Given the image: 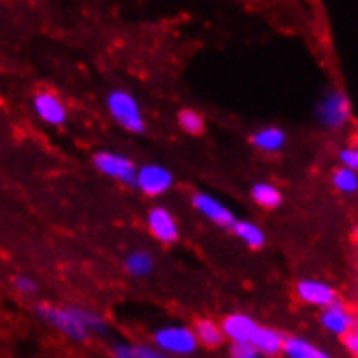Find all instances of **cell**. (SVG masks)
Instances as JSON below:
<instances>
[{
	"instance_id": "obj_1",
	"label": "cell",
	"mask_w": 358,
	"mask_h": 358,
	"mask_svg": "<svg viewBox=\"0 0 358 358\" xmlns=\"http://www.w3.org/2000/svg\"><path fill=\"white\" fill-rule=\"evenodd\" d=\"M37 317L46 322L50 328L59 330L70 341L85 343L92 334H104L107 332V322L102 315L90 308L80 306H57V304H39Z\"/></svg>"
},
{
	"instance_id": "obj_2",
	"label": "cell",
	"mask_w": 358,
	"mask_h": 358,
	"mask_svg": "<svg viewBox=\"0 0 358 358\" xmlns=\"http://www.w3.org/2000/svg\"><path fill=\"white\" fill-rule=\"evenodd\" d=\"M107 109L111 113V117L122 126L124 131L129 133H143L145 129V120L141 113L139 102L133 94L124 92V90H115L107 96Z\"/></svg>"
},
{
	"instance_id": "obj_3",
	"label": "cell",
	"mask_w": 358,
	"mask_h": 358,
	"mask_svg": "<svg viewBox=\"0 0 358 358\" xmlns=\"http://www.w3.org/2000/svg\"><path fill=\"white\" fill-rule=\"evenodd\" d=\"M155 348L167 356H192L198 350V341L192 328L187 326H163L152 334Z\"/></svg>"
},
{
	"instance_id": "obj_4",
	"label": "cell",
	"mask_w": 358,
	"mask_h": 358,
	"mask_svg": "<svg viewBox=\"0 0 358 358\" xmlns=\"http://www.w3.org/2000/svg\"><path fill=\"white\" fill-rule=\"evenodd\" d=\"M315 117L330 131H339L350 122V100L343 92H328L315 107Z\"/></svg>"
},
{
	"instance_id": "obj_5",
	"label": "cell",
	"mask_w": 358,
	"mask_h": 358,
	"mask_svg": "<svg viewBox=\"0 0 358 358\" xmlns=\"http://www.w3.org/2000/svg\"><path fill=\"white\" fill-rule=\"evenodd\" d=\"M172 182H174L172 172L167 170V167H163V165H157V163L141 165L137 170V176H135V187L139 189L141 194L152 196V198L170 192Z\"/></svg>"
},
{
	"instance_id": "obj_6",
	"label": "cell",
	"mask_w": 358,
	"mask_h": 358,
	"mask_svg": "<svg viewBox=\"0 0 358 358\" xmlns=\"http://www.w3.org/2000/svg\"><path fill=\"white\" fill-rule=\"evenodd\" d=\"M94 165H96V170L102 172L104 176L120 180V182H126V185H135L137 165L129 157L117 155V152H98L94 157Z\"/></svg>"
},
{
	"instance_id": "obj_7",
	"label": "cell",
	"mask_w": 358,
	"mask_h": 358,
	"mask_svg": "<svg viewBox=\"0 0 358 358\" xmlns=\"http://www.w3.org/2000/svg\"><path fill=\"white\" fill-rule=\"evenodd\" d=\"M220 326H222V332H224V339H230L233 343H250L252 339H255L257 330L261 328V324L255 317L245 315V313L226 315Z\"/></svg>"
},
{
	"instance_id": "obj_8",
	"label": "cell",
	"mask_w": 358,
	"mask_h": 358,
	"mask_svg": "<svg viewBox=\"0 0 358 358\" xmlns=\"http://www.w3.org/2000/svg\"><path fill=\"white\" fill-rule=\"evenodd\" d=\"M194 208L202 217H206L208 222H213L215 226H222V228H233V224L237 222V217L233 215V210H230L222 200H217L215 196L210 194H196L194 196Z\"/></svg>"
},
{
	"instance_id": "obj_9",
	"label": "cell",
	"mask_w": 358,
	"mask_h": 358,
	"mask_svg": "<svg viewBox=\"0 0 358 358\" xmlns=\"http://www.w3.org/2000/svg\"><path fill=\"white\" fill-rule=\"evenodd\" d=\"M33 109L41 122L50 126H61L68 120V111L63 107V102L52 94V92H39L33 98Z\"/></svg>"
},
{
	"instance_id": "obj_10",
	"label": "cell",
	"mask_w": 358,
	"mask_h": 358,
	"mask_svg": "<svg viewBox=\"0 0 358 358\" xmlns=\"http://www.w3.org/2000/svg\"><path fill=\"white\" fill-rule=\"evenodd\" d=\"M296 293L302 302L320 306V308H328L336 302V291L330 285H326L322 280H313V278L300 280L296 287Z\"/></svg>"
},
{
	"instance_id": "obj_11",
	"label": "cell",
	"mask_w": 358,
	"mask_h": 358,
	"mask_svg": "<svg viewBox=\"0 0 358 358\" xmlns=\"http://www.w3.org/2000/svg\"><path fill=\"white\" fill-rule=\"evenodd\" d=\"M148 228L161 243H174L178 239V224L176 217L163 206H155L148 213Z\"/></svg>"
},
{
	"instance_id": "obj_12",
	"label": "cell",
	"mask_w": 358,
	"mask_h": 358,
	"mask_svg": "<svg viewBox=\"0 0 358 358\" xmlns=\"http://www.w3.org/2000/svg\"><path fill=\"white\" fill-rule=\"evenodd\" d=\"M320 322L328 332H332L336 336H348L356 326V317L341 302H334L332 306L324 308L320 315Z\"/></svg>"
},
{
	"instance_id": "obj_13",
	"label": "cell",
	"mask_w": 358,
	"mask_h": 358,
	"mask_svg": "<svg viewBox=\"0 0 358 358\" xmlns=\"http://www.w3.org/2000/svg\"><path fill=\"white\" fill-rule=\"evenodd\" d=\"M255 345V350L261 354V356H267V358H276L282 354V343H285V336L273 330V328H265L261 326L255 334V339L250 341Z\"/></svg>"
},
{
	"instance_id": "obj_14",
	"label": "cell",
	"mask_w": 358,
	"mask_h": 358,
	"mask_svg": "<svg viewBox=\"0 0 358 358\" xmlns=\"http://www.w3.org/2000/svg\"><path fill=\"white\" fill-rule=\"evenodd\" d=\"M285 143H287V135L282 129H276V126H267V129H261L252 135V145L263 152H278L282 150Z\"/></svg>"
},
{
	"instance_id": "obj_15",
	"label": "cell",
	"mask_w": 358,
	"mask_h": 358,
	"mask_svg": "<svg viewBox=\"0 0 358 358\" xmlns=\"http://www.w3.org/2000/svg\"><path fill=\"white\" fill-rule=\"evenodd\" d=\"M194 334H196V341L198 345H204V348H220L224 343V332H222V326L213 320H198L196 326L192 328Z\"/></svg>"
},
{
	"instance_id": "obj_16",
	"label": "cell",
	"mask_w": 358,
	"mask_h": 358,
	"mask_svg": "<svg viewBox=\"0 0 358 358\" xmlns=\"http://www.w3.org/2000/svg\"><path fill=\"white\" fill-rule=\"evenodd\" d=\"M233 233L237 239H241L248 248L252 250H259L265 245V233L263 228L257 226L255 222H248V220H237L233 224Z\"/></svg>"
},
{
	"instance_id": "obj_17",
	"label": "cell",
	"mask_w": 358,
	"mask_h": 358,
	"mask_svg": "<svg viewBox=\"0 0 358 358\" xmlns=\"http://www.w3.org/2000/svg\"><path fill=\"white\" fill-rule=\"evenodd\" d=\"M113 358H172L157 350L155 345H143V343H115L113 345Z\"/></svg>"
},
{
	"instance_id": "obj_18",
	"label": "cell",
	"mask_w": 358,
	"mask_h": 358,
	"mask_svg": "<svg viewBox=\"0 0 358 358\" xmlns=\"http://www.w3.org/2000/svg\"><path fill=\"white\" fill-rule=\"evenodd\" d=\"M124 269L135 278H145V276H150L152 269H155V259L150 257V252L135 250V252H131L129 257H126Z\"/></svg>"
},
{
	"instance_id": "obj_19",
	"label": "cell",
	"mask_w": 358,
	"mask_h": 358,
	"mask_svg": "<svg viewBox=\"0 0 358 358\" xmlns=\"http://www.w3.org/2000/svg\"><path fill=\"white\" fill-rule=\"evenodd\" d=\"M250 194H252V200L263 208H276L282 202V194L269 182H257L255 187H252Z\"/></svg>"
},
{
	"instance_id": "obj_20",
	"label": "cell",
	"mask_w": 358,
	"mask_h": 358,
	"mask_svg": "<svg viewBox=\"0 0 358 358\" xmlns=\"http://www.w3.org/2000/svg\"><path fill=\"white\" fill-rule=\"evenodd\" d=\"M315 352H317V345L304 339V336H285L282 343L285 358H310Z\"/></svg>"
},
{
	"instance_id": "obj_21",
	"label": "cell",
	"mask_w": 358,
	"mask_h": 358,
	"mask_svg": "<svg viewBox=\"0 0 358 358\" xmlns=\"http://www.w3.org/2000/svg\"><path fill=\"white\" fill-rule=\"evenodd\" d=\"M332 185L341 194H356L358 192V172H352L348 167H339L332 174Z\"/></svg>"
},
{
	"instance_id": "obj_22",
	"label": "cell",
	"mask_w": 358,
	"mask_h": 358,
	"mask_svg": "<svg viewBox=\"0 0 358 358\" xmlns=\"http://www.w3.org/2000/svg\"><path fill=\"white\" fill-rule=\"evenodd\" d=\"M178 124H180V129L189 135H200L204 131V117L194 109H182L178 113Z\"/></svg>"
},
{
	"instance_id": "obj_23",
	"label": "cell",
	"mask_w": 358,
	"mask_h": 358,
	"mask_svg": "<svg viewBox=\"0 0 358 358\" xmlns=\"http://www.w3.org/2000/svg\"><path fill=\"white\" fill-rule=\"evenodd\" d=\"M230 358H263L252 343H233L230 345Z\"/></svg>"
},
{
	"instance_id": "obj_24",
	"label": "cell",
	"mask_w": 358,
	"mask_h": 358,
	"mask_svg": "<svg viewBox=\"0 0 358 358\" xmlns=\"http://www.w3.org/2000/svg\"><path fill=\"white\" fill-rule=\"evenodd\" d=\"M339 161L343 163V167L352 172H358V148H343L339 152Z\"/></svg>"
},
{
	"instance_id": "obj_25",
	"label": "cell",
	"mask_w": 358,
	"mask_h": 358,
	"mask_svg": "<svg viewBox=\"0 0 358 358\" xmlns=\"http://www.w3.org/2000/svg\"><path fill=\"white\" fill-rule=\"evenodd\" d=\"M13 285L20 293H22V296H33V293L37 291V282L31 276H15Z\"/></svg>"
},
{
	"instance_id": "obj_26",
	"label": "cell",
	"mask_w": 358,
	"mask_h": 358,
	"mask_svg": "<svg viewBox=\"0 0 358 358\" xmlns=\"http://www.w3.org/2000/svg\"><path fill=\"white\" fill-rule=\"evenodd\" d=\"M345 348L350 350V354L352 356H356L358 358V324L354 326V330L345 336Z\"/></svg>"
},
{
	"instance_id": "obj_27",
	"label": "cell",
	"mask_w": 358,
	"mask_h": 358,
	"mask_svg": "<svg viewBox=\"0 0 358 358\" xmlns=\"http://www.w3.org/2000/svg\"><path fill=\"white\" fill-rule=\"evenodd\" d=\"M310 358H332V356H330L328 352H324V350H320V348H317V352H315Z\"/></svg>"
},
{
	"instance_id": "obj_28",
	"label": "cell",
	"mask_w": 358,
	"mask_h": 358,
	"mask_svg": "<svg viewBox=\"0 0 358 358\" xmlns=\"http://www.w3.org/2000/svg\"><path fill=\"white\" fill-rule=\"evenodd\" d=\"M354 235H356V237H358V226H356V228H354Z\"/></svg>"
}]
</instances>
